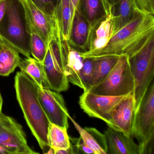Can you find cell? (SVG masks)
<instances>
[{"instance_id": "cell-1", "label": "cell", "mask_w": 154, "mask_h": 154, "mask_svg": "<svg viewBox=\"0 0 154 154\" xmlns=\"http://www.w3.org/2000/svg\"><path fill=\"white\" fill-rule=\"evenodd\" d=\"M154 35V15L136 8L131 20L111 37L107 45L88 57L125 54L130 57Z\"/></svg>"}, {"instance_id": "cell-2", "label": "cell", "mask_w": 154, "mask_h": 154, "mask_svg": "<svg viewBox=\"0 0 154 154\" xmlns=\"http://www.w3.org/2000/svg\"><path fill=\"white\" fill-rule=\"evenodd\" d=\"M17 100L31 132L43 153L50 147L48 134L50 122L39 101L37 86L23 72H17L15 78Z\"/></svg>"}, {"instance_id": "cell-3", "label": "cell", "mask_w": 154, "mask_h": 154, "mask_svg": "<svg viewBox=\"0 0 154 154\" xmlns=\"http://www.w3.org/2000/svg\"><path fill=\"white\" fill-rule=\"evenodd\" d=\"M6 12L0 23V38L26 57L31 56L29 35L23 2L6 0Z\"/></svg>"}, {"instance_id": "cell-4", "label": "cell", "mask_w": 154, "mask_h": 154, "mask_svg": "<svg viewBox=\"0 0 154 154\" xmlns=\"http://www.w3.org/2000/svg\"><path fill=\"white\" fill-rule=\"evenodd\" d=\"M132 135L138 142L140 154H153L154 139V82L149 85L136 108Z\"/></svg>"}, {"instance_id": "cell-5", "label": "cell", "mask_w": 154, "mask_h": 154, "mask_svg": "<svg viewBox=\"0 0 154 154\" xmlns=\"http://www.w3.org/2000/svg\"><path fill=\"white\" fill-rule=\"evenodd\" d=\"M135 83L131 70L129 57L120 56L118 62L106 78L89 91L98 95L127 96L134 94Z\"/></svg>"}, {"instance_id": "cell-6", "label": "cell", "mask_w": 154, "mask_h": 154, "mask_svg": "<svg viewBox=\"0 0 154 154\" xmlns=\"http://www.w3.org/2000/svg\"><path fill=\"white\" fill-rule=\"evenodd\" d=\"M135 83L134 95L136 109L154 75V35L138 51L129 57Z\"/></svg>"}, {"instance_id": "cell-7", "label": "cell", "mask_w": 154, "mask_h": 154, "mask_svg": "<svg viewBox=\"0 0 154 154\" xmlns=\"http://www.w3.org/2000/svg\"><path fill=\"white\" fill-rule=\"evenodd\" d=\"M0 145L5 147L9 154H39L28 145L21 125L2 112L0 114Z\"/></svg>"}, {"instance_id": "cell-8", "label": "cell", "mask_w": 154, "mask_h": 154, "mask_svg": "<svg viewBox=\"0 0 154 154\" xmlns=\"http://www.w3.org/2000/svg\"><path fill=\"white\" fill-rule=\"evenodd\" d=\"M126 96L98 95L88 90L84 91L79 98V103L81 109L88 116L100 119L108 126L112 111Z\"/></svg>"}, {"instance_id": "cell-9", "label": "cell", "mask_w": 154, "mask_h": 154, "mask_svg": "<svg viewBox=\"0 0 154 154\" xmlns=\"http://www.w3.org/2000/svg\"><path fill=\"white\" fill-rule=\"evenodd\" d=\"M37 90L39 101L50 123L68 129L70 115L63 96L48 88L37 86Z\"/></svg>"}, {"instance_id": "cell-10", "label": "cell", "mask_w": 154, "mask_h": 154, "mask_svg": "<svg viewBox=\"0 0 154 154\" xmlns=\"http://www.w3.org/2000/svg\"><path fill=\"white\" fill-rule=\"evenodd\" d=\"M135 110L136 102L134 94H131L123 98L113 108L108 127L126 136H132L131 130Z\"/></svg>"}, {"instance_id": "cell-11", "label": "cell", "mask_w": 154, "mask_h": 154, "mask_svg": "<svg viewBox=\"0 0 154 154\" xmlns=\"http://www.w3.org/2000/svg\"><path fill=\"white\" fill-rule=\"evenodd\" d=\"M94 30L80 11L76 10L67 42L68 45L80 53L88 52L91 48Z\"/></svg>"}, {"instance_id": "cell-12", "label": "cell", "mask_w": 154, "mask_h": 154, "mask_svg": "<svg viewBox=\"0 0 154 154\" xmlns=\"http://www.w3.org/2000/svg\"><path fill=\"white\" fill-rule=\"evenodd\" d=\"M43 63L50 89L59 93L67 91L69 82L64 73L61 55L53 52L48 47Z\"/></svg>"}, {"instance_id": "cell-13", "label": "cell", "mask_w": 154, "mask_h": 154, "mask_svg": "<svg viewBox=\"0 0 154 154\" xmlns=\"http://www.w3.org/2000/svg\"><path fill=\"white\" fill-rule=\"evenodd\" d=\"M62 57L64 73L68 82L84 90L80 72L83 65L84 57L81 53L71 48L65 40L62 47Z\"/></svg>"}, {"instance_id": "cell-14", "label": "cell", "mask_w": 154, "mask_h": 154, "mask_svg": "<svg viewBox=\"0 0 154 154\" xmlns=\"http://www.w3.org/2000/svg\"><path fill=\"white\" fill-rule=\"evenodd\" d=\"M107 140L108 154H140V147L132 136H127L108 127L104 131Z\"/></svg>"}, {"instance_id": "cell-15", "label": "cell", "mask_w": 154, "mask_h": 154, "mask_svg": "<svg viewBox=\"0 0 154 154\" xmlns=\"http://www.w3.org/2000/svg\"><path fill=\"white\" fill-rule=\"evenodd\" d=\"M22 2L34 27L48 46L53 34L54 20L57 14L49 17L30 0H25Z\"/></svg>"}, {"instance_id": "cell-16", "label": "cell", "mask_w": 154, "mask_h": 154, "mask_svg": "<svg viewBox=\"0 0 154 154\" xmlns=\"http://www.w3.org/2000/svg\"><path fill=\"white\" fill-rule=\"evenodd\" d=\"M69 119L79 132L84 143L91 149L95 154H108L107 140L104 134L95 128H82L71 116Z\"/></svg>"}, {"instance_id": "cell-17", "label": "cell", "mask_w": 154, "mask_h": 154, "mask_svg": "<svg viewBox=\"0 0 154 154\" xmlns=\"http://www.w3.org/2000/svg\"><path fill=\"white\" fill-rule=\"evenodd\" d=\"M18 67L30 77L38 86L50 89L43 63L29 57L21 59Z\"/></svg>"}, {"instance_id": "cell-18", "label": "cell", "mask_w": 154, "mask_h": 154, "mask_svg": "<svg viewBox=\"0 0 154 154\" xmlns=\"http://www.w3.org/2000/svg\"><path fill=\"white\" fill-rule=\"evenodd\" d=\"M113 17H107L94 29L91 50L81 53L84 57H88L104 48L111 36L112 20Z\"/></svg>"}, {"instance_id": "cell-19", "label": "cell", "mask_w": 154, "mask_h": 154, "mask_svg": "<svg viewBox=\"0 0 154 154\" xmlns=\"http://www.w3.org/2000/svg\"><path fill=\"white\" fill-rule=\"evenodd\" d=\"M77 9L94 29L106 17L101 0H80Z\"/></svg>"}, {"instance_id": "cell-20", "label": "cell", "mask_w": 154, "mask_h": 154, "mask_svg": "<svg viewBox=\"0 0 154 154\" xmlns=\"http://www.w3.org/2000/svg\"><path fill=\"white\" fill-rule=\"evenodd\" d=\"M136 8L134 0H119L115 15L112 20L111 37L131 20Z\"/></svg>"}, {"instance_id": "cell-21", "label": "cell", "mask_w": 154, "mask_h": 154, "mask_svg": "<svg viewBox=\"0 0 154 154\" xmlns=\"http://www.w3.org/2000/svg\"><path fill=\"white\" fill-rule=\"evenodd\" d=\"M19 54L9 46H2L0 49V76H8L18 67L21 60Z\"/></svg>"}, {"instance_id": "cell-22", "label": "cell", "mask_w": 154, "mask_h": 154, "mask_svg": "<svg viewBox=\"0 0 154 154\" xmlns=\"http://www.w3.org/2000/svg\"><path fill=\"white\" fill-rule=\"evenodd\" d=\"M25 11L29 35L31 55L34 58L43 63L47 52L48 46L44 42L38 32L34 27L26 8Z\"/></svg>"}, {"instance_id": "cell-23", "label": "cell", "mask_w": 154, "mask_h": 154, "mask_svg": "<svg viewBox=\"0 0 154 154\" xmlns=\"http://www.w3.org/2000/svg\"><path fill=\"white\" fill-rule=\"evenodd\" d=\"M120 56L109 55L93 57L94 59L93 86L106 78L118 62Z\"/></svg>"}, {"instance_id": "cell-24", "label": "cell", "mask_w": 154, "mask_h": 154, "mask_svg": "<svg viewBox=\"0 0 154 154\" xmlns=\"http://www.w3.org/2000/svg\"><path fill=\"white\" fill-rule=\"evenodd\" d=\"M57 15L63 38L67 42L74 18L71 0H61L57 9Z\"/></svg>"}, {"instance_id": "cell-25", "label": "cell", "mask_w": 154, "mask_h": 154, "mask_svg": "<svg viewBox=\"0 0 154 154\" xmlns=\"http://www.w3.org/2000/svg\"><path fill=\"white\" fill-rule=\"evenodd\" d=\"M67 129L50 123L48 131V145L56 150L66 149L70 146V138Z\"/></svg>"}, {"instance_id": "cell-26", "label": "cell", "mask_w": 154, "mask_h": 154, "mask_svg": "<svg viewBox=\"0 0 154 154\" xmlns=\"http://www.w3.org/2000/svg\"><path fill=\"white\" fill-rule=\"evenodd\" d=\"M94 57H84L80 77L83 85L84 91H88L93 86Z\"/></svg>"}, {"instance_id": "cell-27", "label": "cell", "mask_w": 154, "mask_h": 154, "mask_svg": "<svg viewBox=\"0 0 154 154\" xmlns=\"http://www.w3.org/2000/svg\"><path fill=\"white\" fill-rule=\"evenodd\" d=\"M48 17H53L57 14L61 0H30Z\"/></svg>"}, {"instance_id": "cell-28", "label": "cell", "mask_w": 154, "mask_h": 154, "mask_svg": "<svg viewBox=\"0 0 154 154\" xmlns=\"http://www.w3.org/2000/svg\"><path fill=\"white\" fill-rule=\"evenodd\" d=\"M70 142L75 145L77 149L78 154H95L94 151L88 147L83 141L81 137L78 138H71L69 137Z\"/></svg>"}, {"instance_id": "cell-29", "label": "cell", "mask_w": 154, "mask_h": 154, "mask_svg": "<svg viewBox=\"0 0 154 154\" xmlns=\"http://www.w3.org/2000/svg\"><path fill=\"white\" fill-rule=\"evenodd\" d=\"M136 8L154 15V0H134Z\"/></svg>"}, {"instance_id": "cell-30", "label": "cell", "mask_w": 154, "mask_h": 154, "mask_svg": "<svg viewBox=\"0 0 154 154\" xmlns=\"http://www.w3.org/2000/svg\"><path fill=\"white\" fill-rule=\"evenodd\" d=\"M106 17H114L119 0H101Z\"/></svg>"}, {"instance_id": "cell-31", "label": "cell", "mask_w": 154, "mask_h": 154, "mask_svg": "<svg viewBox=\"0 0 154 154\" xmlns=\"http://www.w3.org/2000/svg\"><path fill=\"white\" fill-rule=\"evenodd\" d=\"M6 12V0H1L0 1V23L3 19Z\"/></svg>"}, {"instance_id": "cell-32", "label": "cell", "mask_w": 154, "mask_h": 154, "mask_svg": "<svg viewBox=\"0 0 154 154\" xmlns=\"http://www.w3.org/2000/svg\"><path fill=\"white\" fill-rule=\"evenodd\" d=\"M71 2H72L73 13L74 17L75 11L78 9V7H79L80 0H71Z\"/></svg>"}, {"instance_id": "cell-33", "label": "cell", "mask_w": 154, "mask_h": 154, "mask_svg": "<svg viewBox=\"0 0 154 154\" xmlns=\"http://www.w3.org/2000/svg\"><path fill=\"white\" fill-rule=\"evenodd\" d=\"M0 154H9V153L5 147L0 145Z\"/></svg>"}, {"instance_id": "cell-34", "label": "cell", "mask_w": 154, "mask_h": 154, "mask_svg": "<svg viewBox=\"0 0 154 154\" xmlns=\"http://www.w3.org/2000/svg\"><path fill=\"white\" fill-rule=\"evenodd\" d=\"M45 154H55V150L54 149L51 147H49L48 151Z\"/></svg>"}, {"instance_id": "cell-35", "label": "cell", "mask_w": 154, "mask_h": 154, "mask_svg": "<svg viewBox=\"0 0 154 154\" xmlns=\"http://www.w3.org/2000/svg\"><path fill=\"white\" fill-rule=\"evenodd\" d=\"M2 104H3V100H2L1 94L0 93V114L2 112Z\"/></svg>"}, {"instance_id": "cell-36", "label": "cell", "mask_w": 154, "mask_h": 154, "mask_svg": "<svg viewBox=\"0 0 154 154\" xmlns=\"http://www.w3.org/2000/svg\"><path fill=\"white\" fill-rule=\"evenodd\" d=\"M6 45L4 44V42H3L1 38H0V45Z\"/></svg>"}, {"instance_id": "cell-37", "label": "cell", "mask_w": 154, "mask_h": 154, "mask_svg": "<svg viewBox=\"0 0 154 154\" xmlns=\"http://www.w3.org/2000/svg\"><path fill=\"white\" fill-rule=\"evenodd\" d=\"M2 46H3V45H0V49H1V48H2Z\"/></svg>"}, {"instance_id": "cell-38", "label": "cell", "mask_w": 154, "mask_h": 154, "mask_svg": "<svg viewBox=\"0 0 154 154\" xmlns=\"http://www.w3.org/2000/svg\"><path fill=\"white\" fill-rule=\"evenodd\" d=\"M20 1L22 2H24L25 0H20Z\"/></svg>"}, {"instance_id": "cell-39", "label": "cell", "mask_w": 154, "mask_h": 154, "mask_svg": "<svg viewBox=\"0 0 154 154\" xmlns=\"http://www.w3.org/2000/svg\"><path fill=\"white\" fill-rule=\"evenodd\" d=\"M0 1H1V0H0Z\"/></svg>"}]
</instances>
